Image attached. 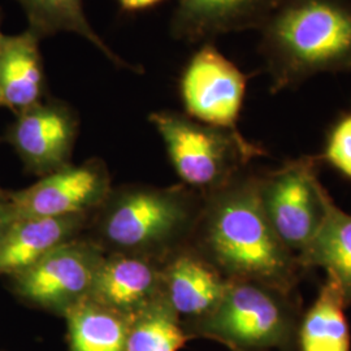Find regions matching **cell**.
<instances>
[{
    "label": "cell",
    "mask_w": 351,
    "mask_h": 351,
    "mask_svg": "<svg viewBox=\"0 0 351 351\" xmlns=\"http://www.w3.org/2000/svg\"><path fill=\"white\" fill-rule=\"evenodd\" d=\"M302 313L295 291L232 280L213 313L195 322V333L233 351H294Z\"/></svg>",
    "instance_id": "cell-3"
},
{
    "label": "cell",
    "mask_w": 351,
    "mask_h": 351,
    "mask_svg": "<svg viewBox=\"0 0 351 351\" xmlns=\"http://www.w3.org/2000/svg\"><path fill=\"white\" fill-rule=\"evenodd\" d=\"M71 351H124L129 323L116 310L80 302L66 308Z\"/></svg>",
    "instance_id": "cell-18"
},
{
    "label": "cell",
    "mask_w": 351,
    "mask_h": 351,
    "mask_svg": "<svg viewBox=\"0 0 351 351\" xmlns=\"http://www.w3.org/2000/svg\"><path fill=\"white\" fill-rule=\"evenodd\" d=\"M0 226H1V210H0Z\"/></svg>",
    "instance_id": "cell-23"
},
{
    "label": "cell",
    "mask_w": 351,
    "mask_h": 351,
    "mask_svg": "<svg viewBox=\"0 0 351 351\" xmlns=\"http://www.w3.org/2000/svg\"><path fill=\"white\" fill-rule=\"evenodd\" d=\"M278 0H178L171 33L184 42L210 40L232 33L261 30Z\"/></svg>",
    "instance_id": "cell-7"
},
{
    "label": "cell",
    "mask_w": 351,
    "mask_h": 351,
    "mask_svg": "<svg viewBox=\"0 0 351 351\" xmlns=\"http://www.w3.org/2000/svg\"><path fill=\"white\" fill-rule=\"evenodd\" d=\"M319 158L339 175L351 180V111L339 114L329 126L324 150Z\"/></svg>",
    "instance_id": "cell-21"
},
{
    "label": "cell",
    "mask_w": 351,
    "mask_h": 351,
    "mask_svg": "<svg viewBox=\"0 0 351 351\" xmlns=\"http://www.w3.org/2000/svg\"><path fill=\"white\" fill-rule=\"evenodd\" d=\"M95 271L84 251L62 245L23 271L19 288L30 301L58 306L75 301L91 288Z\"/></svg>",
    "instance_id": "cell-10"
},
{
    "label": "cell",
    "mask_w": 351,
    "mask_h": 351,
    "mask_svg": "<svg viewBox=\"0 0 351 351\" xmlns=\"http://www.w3.org/2000/svg\"><path fill=\"white\" fill-rule=\"evenodd\" d=\"M189 337L172 307L158 304L129 323L124 351H178Z\"/></svg>",
    "instance_id": "cell-20"
},
{
    "label": "cell",
    "mask_w": 351,
    "mask_h": 351,
    "mask_svg": "<svg viewBox=\"0 0 351 351\" xmlns=\"http://www.w3.org/2000/svg\"><path fill=\"white\" fill-rule=\"evenodd\" d=\"M186 210L178 202L151 193L128 197L106 223V234L113 243L133 247L167 237L185 223Z\"/></svg>",
    "instance_id": "cell-11"
},
{
    "label": "cell",
    "mask_w": 351,
    "mask_h": 351,
    "mask_svg": "<svg viewBox=\"0 0 351 351\" xmlns=\"http://www.w3.org/2000/svg\"><path fill=\"white\" fill-rule=\"evenodd\" d=\"M155 272L133 258H117L97 268L91 290L98 302L116 311L133 310L150 295Z\"/></svg>",
    "instance_id": "cell-17"
},
{
    "label": "cell",
    "mask_w": 351,
    "mask_h": 351,
    "mask_svg": "<svg viewBox=\"0 0 351 351\" xmlns=\"http://www.w3.org/2000/svg\"><path fill=\"white\" fill-rule=\"evenodd\" d=\"M346 307L337 281L326 275L313 304L302 313L294 351H351Z\"/></svg>",
    "instance_id": "cell-13"
},
{
    "label": "cell",
    "mask_w": 351,
    "mask_h": 351,
    "mask_svg": "<svg viewBox=\"0 0 351 351\" xmlns=\"http://www.w3.org/2000/svg\"><path fill=\"white\" fill-rule=\"evenodd\" d=\"M75 114L59 101L36 104L13 126V145L38 169L59 167L69 156L75 137Z\"/></svg>",
    "instance_id": "cell-8"
},
{
    "label": "cell",
    "mask_w": 351,
    "mask_h": 351,
    "mask_svg": "<svg viewBox=\"0 0 351 351\" xmlns=\"http://www.w3.org/2000/svg\"><path fill=\"white\" fill-rule=\"evenodd\" d=\"M226 281L213 264L193 255L177 258L168 271L169 306L195 322L211 314L226 294Z\"/></svg>",
    "instance_id": "cell-14"
},
{
    "label": "cell",
    "mask_w": 351,
    "mask_h": 351,
    "mask_svg": "<svg viewBox=\"0 0 351 351\" xmlns=\"http://www.w3.org/2000/svg\"><path fill=\"white\" fill-rule=\"evenodd\" d=\"M306 271L322 267L342 290L346 306H351V215L343 213L332 198L326 203L323 226L300 256Z\"/></svg>",
    "instance_id": "cell-15"
},
{
    "label": "cell",
    "mask_w": 351,
    "mask_h": 351,
    "mask_svg": "<svg viewBox=\"0 0 351 351\" xmlns=\"http://www.w3.org/2000/svg\"><path fill=\"white\" fill-rule=\"evenodd\" d=\"M204 245L216 267L233 280L294 291L304 274L264 213L258 177L234 185L213 202L206 217Z\"/></svg>",
    "instance_id": "cell-2"
},
{
    "label": "cell",
    "mask_w": 351,
    "mask_h": 351,
    "mask_svg": "<svg viewBox=\"0 0 351 351\" xmlns=\"http://www.w3.org/2000/svg\"><path fill=\"white\" fill-rule=\"evenodd\" d=\"M40 37L32 29L0 39V104L26 111L38 104L46 88Z\"/></svg>",
    "instance_id": "cell-12"
},
{
    "label": "cell",
    "mask_w": 351,
    "mask_h": 351,
    "mask_svg": "<svg viewBox=\"0 0 351 351\" xmlns=\"http://www.w3.org/2000/svg\"><path fill=\"white\" fill-rule=\"evenodd\" d=\"M71 217L20 219L0 239V274L23 272L62 246Z\"/></svg>",
    "instance_id": "cell-16"
},
{
    "label": "cell",
    "mask_w": 351,
    "mask_h": 351,
    "mask_svg": "<svg viewBox=\"0 0 351 351\" xmlns=\"http://www.w3.org/2000/svg\"><path fill=\"white\" fill-rule=\"evenodd\" d=\"M319 156L290 159L258 177L264 213L282 245L298 261L323 226L330 195L319 180Z\"/></svg>",
    "instance_id": "cell-5"
},
{
    "label": "cell",
    "mask_w": 351,
    "mask_h": 351,
    "mask_svg": "<svg viewBox=\"0 0 351 351\" xmlns=\"http://www.w3.org/2000/svg\"><path fill=\"white\" fill-rule=\"evenodd\" d=\"M0 39H1V34H0Z\"/></svg>",
    "instance_id": "cell-24"
},
{
    "label": "cell",
    "mask_w": 351,
    "mask_h": 351,
    "mask_svg": "<svg viewBox=\"0 0 351 351\" xmlns=\"http://www.w3.org/2000/svg\"><path fill=\"white\" fill-rule=\"evenodd\" d=\"M98 168H66L13 197L17 220L30 217H71L95 201L101 193Z\"/></svg>",
    "instance_id": "cell-9"
},
{
    "label": "cell",
    "mask_w": 351,
    "mask_h": 351,
    "mask_svg": "<svg viewBox=\"0 0 351 351\" xmlns=\"http://www.w3.org/2000/svg\"><path fill=\"white\" fill-rule=\"evenodd\" d=\"M247 77L211 43H204L185 65L180 94L189 116L207 125L236 129Z\"/></svg>",
    "instance_id": "cell-6"
},
{
    "label": "cell",
    "mask_w": 351,
    "mask_h": 351,
    "mask_svg": "<svg viewBox=\"0 0 351 351\" xmlns=\"http://www.w3.org/2000/svg\"><path fill=\"white\" fill-rule=\"evenodd\" d=\"M150 120L163 137L176 172L193 186H217L239 165L264 154L237 129L195 123L176 112L152 113Z\"/></svg>",
    "instance_id": "cell-4"
},
{
    "label": "cell",
    "mask_w": 351,
    "mask_h": 351,
    "mask_svg": "<svg viewBox=\"0 0 351 351\" xmlns=\"http://www.w3.org/2000/svg\"><path fill=\"white\" fill-rule=\"evenodd\" d=\"M119 5L126 12H138L150 10L152 7L163 3L165 0H117Z\"/></svg>",
    "instance_id": "cell-22"
},
{
    "label": "cell",
    "mask_w": 351,
    "mask_h": 351,
    "mask_svg": "<svg viewBox=\"0 0 351 351\" xmlns=\"http://www.w3.org/2000/svg\"><path fill=\"white\" fill-rule=\"evenodd\" d=\"M259 32L272 93L351 72V0H278Z\"/></svg>",
    "instance_id": "cell-1"
},
{
    "label": "cell",
    "mask_w": 351,
    "mask_h": 351,
    "mask_svg": "<svg viewBox=\"0 0 351 351\" xmlns=\"http://www.w3.org/2000/svg\"><path fill=\"white\" fill-rule=\"evenodd\" d=\"M32 21V30L39 37L52 36L58 33H75L93 43L103 55H106L111 63L119 68L130 71H139V66L124 62L116 55L101 39L84 11L82 0H21Z\"/></svg>",
    "instance_id": "cell-19"
}]
</instances>
